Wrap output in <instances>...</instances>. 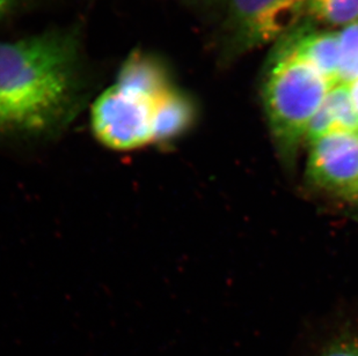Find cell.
I'll return each mask as SVG.
<instances>
[{
	"mask_svg": "<svg viewBox=\"0 0 358 356\" xmlns=\"http://www.w3.org/2000/svg\"><path fill=\"white\" fill-rule=\"evenodd\" d=\"M90 94L91 79L73 31L0 42V139L31 146L52 142Z\"/></svg>",
	"mask_w": 358,
	"mask_h": 356,
	"instance_id": "obj_1",
	"label": "cell"
},
{
	"mask_svg": "<svg viewBox=\"0 0 358 356\" xmlns=\"http://www.w3.org/2000/svg\"><path fill=\"white\" fill-rule=\"evenodd\" d=\"M331 88L308 61L296 57L269 61L262 100L271 133L285 156L297 151Z\"/></svg>",
	"mask_w": 358,
	"mask_h": 356,
	"instance_id": "obj_2",
	"label": "cell"
},
{
	"mask_svg": "<svg viewBox=\"0 0 358 356\" xmlns=\"http://www.w3.org/2000/svg\"><path fill=\"white\" fill-rule=\"evenodd\" d=\"M176 86L159 94H148L114 84L92 107V128L107 147L129 151L159 142L158 128L166 100Z\"/></svg>",
	"mask_w": 358,
	"mask_h": 356,
	"instance_id": "obj_3",
	"label": "cell"
},
{
	"mask_svg": "<svg viewBox=\"0 0 358 356\" xmlns=\"http://www.w3.org/2000/svg\"><path fill=\"white\" fill-rule=\"evenodd\" d=\"M308 0H229L224 36L229 56L278 40L301 24Z\"/></svg>",
	"mask_w": 358,
	"mask_h": 356,
	"instance_id": "obj_4",
	"label": "cell"
},
{
	"mask_svg": "<svg viewBox=\"0 0 358 356\" xmlns=\"http://www.w3.org/2000/svg\"><path fill=\"white\" fill-rule=\"evenodd\" d=\"M308 178L328 191L357 195L358 132H331L312 142Z\"/></svg>",
	"mask_w": 358,
	"mask_h": 356,
	"instance_id": "obj_5",
	"label": "cell"
},
{
	"mask_svg": "<svg viewBox=\"0 0 358 356\" xmlns=\"http://www.w3.org/2000/svg\"><path fill=\"white\" fill-rule=\"evenodd\" d=\"M269 61L296 57L313 65L331 87L338 84L340 72V34L315 31L310 24L297 27L280 37Z\"/></svg>",
	"mask_w": 358,
	"mask_h": 356,
	"instance_id": "obj_6",
	"label": "cell"
},
{
	"mask_svg": "<svg viewBox=\"0 0 358 356\" xmlns=\"http://www.w3.org/2000/svg\"><path fill=\"white\" fill-rule=\"evenodd\" d=\"M358 132V112L352 105L348 84H335L308 125L306 137L312 142L331 132Z\"/></svg>",
	"mask_w": 358,
	"mask_h": 356,
	"instance_id": "obj_7",
	"label": "cell"
},
{
	"mask_svg": "<svg viewBox=\"0 0 358 356\" xmlns=\"http://www.w3.org/2000/svg\"><path fill=\"white\" fill-rule=\"evenodd\" d=\"M312 20L331 26H348L358 21V0H308Z\"/></svg>",
	"mask_w": 358,
	"mask_h": 356,
	"instance_id": "obj_8",
	"label": "cell"
},
{
	"mask_svg": "<svg viewBox=\"0 0 358 356\" xmlns=\"http://www.w3.org/2000/svg\"><path fill=\"white\" fill-rule=\"evenodd\" d=\"M358 79V21L340 33V72L338 84Z\"/></svg>",
	"mask_w": 358,
	"mask_h": 356,
	"instance_id": "obj_9",
	"label": "cell"
},
{
	"mask_svg": "<svg viewBox=\"0 0 358 356\" xmlns=\"http://www.w3.org/2000/svg\"><path fill=\"white\" fill-rule=\"evenodd\" d=\"M319 356H358V340L342 336L331 341Z\"/></svg>",
	"mask_w": 358,
	"mask_h": 356,
	"instance_id": "obj_10",
	"label": "cell"
},
{
	"mask_svg": "<svg viewBox=\"0 0 358 356\" xmlns=\"http://www.w3.org/2000/svg\"><path fill=\"white\" fill-rule=\"evenodd\" d=\"M349 94L352 98V105L355 107L356 111L358 112V79L349 82Z\"/></svg>",
	"mask_w": 358,
	"mask_h": 356,
	"instance_id": "obj_11",
	"label": "cell"
},
{
	"mask_svg": "<svg viewBox=\"0 0 358 356\" xmlns=\"http://www.w3.org/2000/svg\"><path fill=\"white\" fill-rule=\"evenodd\" d=\"M15 0H0V19L12 8Z\"/></svg>",
	"mask_w": 358,
	"mask_h": 356,
	"instance_id": "obj_12",
	"label": "cell"
},
{
	"mask_svg": "<svg viewBox=\"0 0 358 356\" xmlns=\"http://www.w3.org/2000/svg\"><path fill=\"white\" fill-rule=\"evenodd\" d=\"M354 198H358V195H355V197H354Z\"/></svg>",
	"mask_w": 358,
	"mask_h": 356,
	"instance_id": "obj_13",
	"label": "cell"
}]
</instances>
